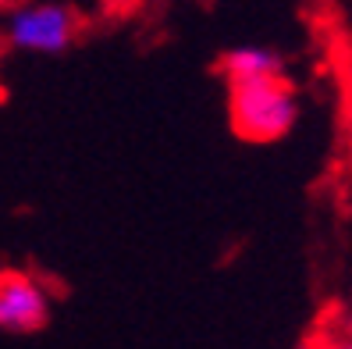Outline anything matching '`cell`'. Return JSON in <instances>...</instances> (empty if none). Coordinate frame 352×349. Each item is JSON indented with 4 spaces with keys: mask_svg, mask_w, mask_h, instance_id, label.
<instances>
[{
    "mask_svg": "<svg viewBox=\"0 0 352 349\" xmlns=\"http://www.w3.org/2000/svg\"><path fill=\"white\" fill-rule=\"evenodd\" d=\"M345 335L352 339V310H349V321H345Z\"/></svg>",
    "mask_w": 352,
    "mask_h": 349,
    "instance_id": "cell-6",
    "label": "cell"
},
{
    "mask_svg": "<svg viewBox=\"0 0 352 349\" xmlns=\"http://www.w3.org/2000/svg\"><path fill=\"white\" fill-rule=\"evenodd\" d=\"M50 321V289L29 271L0 268V332L32 335Z\"/></svg>",
    "mask_w": 352,
    "mask_h": 349,
    "instance_id": "cell-3",
    "label": "cell"
},
{
    "mask_svg": "<svg viewBox=\"0 0 352 349\" xmlns=\"http://www.w3.org/2000/svg\"><path fill=\"white\" fill-rule=\"evenodd\" d=\"M228 118H232L235 136L250 142H274L296 129L299 96L285 75L235 82V86H228Z\"/></svg>",
    "mask_w": 352,
    "mask_h": 349,
    "instance_id": "cell-1",
    "label": "cell"
},
{
    "mask_svg": "<svg viewBox=\"0 0 352 349\" xmlns=\"http://www.w3.org/2000/svg\"><path fill=\"white\" fill-rule=\"evenodd\" d=\"M78 36V14L68 4H22L8 14L4 43L25 54H65Z\"/></svg>",
    "mask_w": 352,
    "mask_h": 349,
    "instance_id": "cell-2",
    "label": "cell"
},
{
    "mask_svg": "<svg viewBox=\"0 0 352 349\" xmlns=\"http://www.w3.org/2000/svg\"><path fill=\"white\" fill-rule=\"evenodd\" d=\"M221 72L228 86L235 82H260V78H281L285 75V57L271 47H232L221 54Z\"/></svg>",
    "mask_w": 352,
    "mask_h": 349,
    "instance_id": "cell-4",
    "label": "cell"
},
{
    "mask_svg": "<svg viewBox=\"0 0 352 349\" xmlns=\"http://www.w3.org/2000/svg\"><path fill=\"white\" fill-rule=\"evenodd\" d=\"M317 349H352V339H349V335H331V339H324Z\"/></svg>",
    "mask_w": 352,
    "mask_h": 349,
    "instance_id": "cell-5",
    "label": "cell"
},
{
    "mask_svg": "<svg viewBox=\"0 0 352 349\" xmlns=\"http://www.w3.org/2000/svg\"><path fill=\"white\" fill-rule=\"evenodd\" d=\"M299 349H317V346H299Z\"/></svg>",
    "mask_w": 352,
    "mask_h": 349,
    "instance_id": "cell-7",
    "label": "cell"
}]
</instances>
